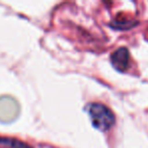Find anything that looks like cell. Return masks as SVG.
<instances>
[{
    "label": "cell",
    "mask_w": 148,
    "mask_h": 148,
    "mask_svg": "<svg viewBox=\"0 0 148 148\" xmlns=\"http://www.w3.org/2000/svg\"><path fill=\"white\" fill-rule=\"evenodd\" d=\"M89 116H90L92 125L101 131H107L111 129L115 124V116L112 111L101 103H92L89 107Z\"/></svg>",
    "instance_id": "1"
},
{
    "label": "cell",
    "mask_w": 148,
    "mask_h": 148,
    "mask_svg": "<svg viewBox=\"0 0 148 148\" xmlns=\"http://www.w3.org/2000/svg\"><path fill=\"white\" fill-rule=\"evenodd\" d=\"M19 113V106L14 99L10 97H0V121L7 123L17 117Z\"/></svg>",
    "instance_id": "2"
},
{
    "label": "cell",
    "mask_w": 148,
    "mask_h": 148,
    "mask_svg": "<svg viewBox=\"0 0 148 148\" xmlns=\"http://www.w3.org/2000/svg\"><path fill=\"white\" fill-rule=\"evenodd\" d=\"M129 52L126 48H120L112 54L111 61L118 71H125L129 66Z\"/></svg>",
    "instance_id": "3"
},
{
    "label": "cell",
    "mask_w": 148,
    "mask_h": 148,
    "mask_svg": "<svg viewBox=\"0 0 148 148\" xmlns=\"http://www.w3.org/2000/svg\"><path fill=\"white\" fill-rule=\"evenodd\" d=\"M0 148H31L27 144L15 139L0 138Z\"/></svg>",
    "instance_id": "4"
}]
</instances>
